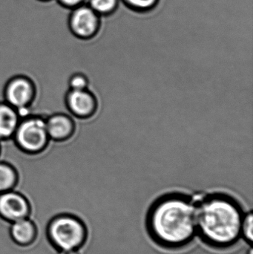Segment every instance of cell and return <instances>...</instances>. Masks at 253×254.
<instances>
[{
  "mask_svg": "<svg viewBox=\"0 0 253 254\" xmlns=\"http://www.w3.org/2000/svg\"><path fill=\"white\" fill-rule=\"evenodd\" d=\"M31 206L22 194L13 190L0 193V216L7 222H12L28 218Z\"/></svg>",
  "mask_w": 253,
  "mask_h": 254,
  "instance_id": "8992f818",
  "label": "cell"
},
{
  "mask_svg": "<svg viewBox=\"0 0 253 254\" xmlns=\"http://www.w3.org/2000/svg\"><path fill=\"white\" fill-rule=\"evenodd\" d=\"M196 201L197 236L208 247L227 250L242 239L245 212L240 203L224 193L206 195Z\"/></svg>",
  "mask_w": 253,
  "mask_h": 254,
  "instance_id": "7a4b0ae2",
  "label": "cell"
},
{
  "mask_svg": "<svg viewBox=\"0 0 253 254\" xmlns=\"http://www.w3.org/2000/svg\"><path fill=\"white\" fill-rule=\"evenodd\" d=\"M65 4H70V5H73V4H77L80 0H62Z\"/></svg>",
  "mask_w": 253,
  "mask_h": 254,
  "instance_id": "ac0fdd59",
  "label": "cell"
},
{
  "mask_svg": "<svg viewBox=\"0 0 253 254\" xmlns=\"http://www.w3.org/2000/svg\"><path fill=\"white\" fill-rule=\"evenodd\" d=\"M247 254H253V250L252 246H250L249 250L247 252Z\"/></svg>",
  "mask_w": 253,
  "mask_h": 254,
  "instance_id": "d6986e66",
  "label": "cell"
},
{
  "mask_svg": "<svg viewBox=\"0 0 253 254\" xmlns=\"http://www.w3.org/2000/svg\"><path fill=\"white\" fill-rule=\"evenodd\" d=\"M145 227L152 241L161 249L178 251L187 247L197 237L196 201L180 192L159 197L149 207Z\"/></svg>",
  "mask_w": 253,
  "mask_h": 254,
  "instance_id": "6da1fadb",
  "label": "cell"
},
{
  "mask_svg": "<svg viewBox=\"0 0 253 254\" xmlns=\"http://www.w3.org/2000/svg\"><path fill=\"white\" fill-rule=\"evenodd\" d=\"M20 118L16 109L5 101L0 102V140H8L13 137Z\"/></svg>",
  "mask_w": 253,
  "mask_h": 254,
  "instance_id": "8fae6325",
  "label": "cell"
},
{
  "mask_svg": "<svg viewBox=\"0 0 253 254\" xmlns=\"http://www.w3.org/2000/svg\"><path fill=\"white\" fill-rule=\"evenodd\" d=\"M89 84V79L82 73H76L68 79L69 89H72V90L88 89Z\"/></svg>",
  "mask_w": 253,
  "mask_h": 254,
  "instance_id": "2e32d148",
  "label": "cell"
},
{
  "mask_svg": "<svg viewBox=\"0 0 253 254\" xmlns=\"http://www.w3.org/2000/svg\"><path fill=\"white\" fill-rule=\"evenodd\" d=\"M18 182V175L13 167L0 161V193L11 190Z\"/></svg>",
  "mask_w": 253,
  "mask_h": 254,
  "instance_id": "7c38bea8",
  "label": "cell"
},
{
  "mask_svg": "<svg viewBox=\"0 0 253 254\" xmlns=\"http://www.w3.org/2000/svg\"><path fill=\"white\" fill-rule=\"evenodd\" d=\"M126 7L136 12H148L158 4L159 0H122Z\"/></svg>",
  "mask_w": 253,
  "mask_h": 254,
  "instance_id": "9a60e30c",
  "label": "cell"
},
{
  "mask_svg": "<svg viewBox=\"0 0 253 254\" xmlns=\"http://www.w3.org/2000/svg\"><path fill=\"white\" fill-rule=\"evenodd\" d=\"M46 128L49 138L56 141L67 140L74 134L75 125L74 121L67 115H52L46 119Z\"/></svg>",
  "mask_w": 253,
  "mask_h": 254,
  "instance_id": "9c48e42d",
  "label": "cell"
},
{
  "mask_svg": "<svg viewBox=\"0 0 253 254\" xmlns=\"http://www.w3.org/2000/svg\"><path fill=\"white\" fill-rule=\"evenodd\" d=\"M48 235L59 251H79L88 240V228L83 221L74 216H56L49 224Z\"/></svg>",
  "mask_w": 253,
  "mask_h": 254,
  "instance_id": "3957f363",
  "label": "cell"
},
{
  "mask_svg": "<svg viewBox=\"0 0 253 254\" xmlns=\"http://www.w3.org/2000/svg\"><path fill=\"white\" fill-rule=\"evenodd\" d=\"M36 89L31 79L25 76H16L10 79L4 88L5 102L17 110L25 111L34 101Z\"/></svg>",
  "mask_w": 253,
  "mask_h": 254,
  "instance_id": "5b68a950",
  "label": "cell"
},
{
  "mask_svg": "<svg viewBox=\"0 0 253 254\" xmlns=\"http://www.w3.org/2000/svg\"><path fill=\"white\" fill-rule=\"evenodd\" d=\"M18 147L28 154H37L44 150L49 136L46 119L40 116H26L22 119L13 134Z\"/></svg>",
  "mask_w": 253,
  "mask_h": 254,
  "instance_id": "277c9868",
  "label": "cell"
},
{
  "mask_svg": "<svg viewBox=\"0 0 253 254\" xmlns=\"http://www.w3.org/2000/svg\"><path fill=\"white\" fill-rule=\"evenodd\" d=\"M253 213L252 211L248 212L244 215L242 219L241 235L242 240L246 242L249 246H252L253 241Z\"/></svg>",
  "mask_w": 253,
  "mask_h": 254,
  "instance_id": "5bb4252c",
  "label": "cell"
},
{
  "mask_svg": "<svg viewBox=\"0 0 253 254\" xmlns=\"http://www.w3.org/2000/svg\"><path fill=\"white\" fill-rule=\"evenodd\" d=\"M58 254H80V253H79V251L70 250L59 251V252L58 253Z\"/></svg>",
  "mask_w": 253,
  "mask_h": 254,
  "instance_id": "e0dca14e",
  "label": "cell"
},
{
  "mask_svg": "<svg viewBox=\"0 0 253 254\" xmlns=\"http://www.w3.org/2000/svg\"><path fill=\"white\" fill-rule=\"evenodd\" d=\"M72 28L75 34L81 38H92L100 29L98 13L89 7L78 9L73 16Z\"/></svg>",
  "mask_w": 253,
  "mask_h": 254,
  "instance_id": "ba28073f",
  "label": "cell"
},
{
  "mask_svg": "<svg viewBox=\"0 0 253 254\" xmlns=\"http://www.w3.org/2000/svg\"><path fill=\"white\" fill-rule=\"evenodd\" d=\"M91 6L98 14L107 16L117 10L118 0H91Z\"/></svg>",
  "mask_w": 253,
  "mask_h": 254,
  "instance_id": "4fadbf2b",
  "label": "cell"
},
{
  "mask_svg": "<svg viewBox=\"0 0 253 254\" xmlns=\"http://www.w3.org/2000/svg\"><path fill=\"white\" fill-rule=\"evenodd\" d=\"M65 104L70 113L78 119H90L98 110V99L89 89H69L65 97Z\"/></svg>",
  "mask_w": 253,
  "mask_h": 254,
  "instance_id": "52a82bcc",
  "label": "cell"
},
{
  "mask_svg": "<svg viewBox=\"0 0 253 254\" xmlns=\"http://www.w3.org/2000/svg\"><path fill=\"white\" fill-rule=\"evenodd\" d=\"M10 236L18 246H31L37 238V228L32 221L25 218L12 222L10 228Z\"/></svg>",
  "mask_w": 253,
  "mask_h": 254,
  "instance_id": "30bf717a",
  "label": "cell"
}]
</instances>
